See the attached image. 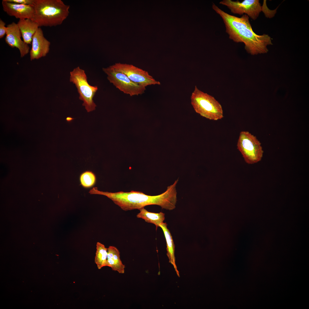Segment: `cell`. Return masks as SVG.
<instances>
[{
  "mask_svg": "<svg viewBox=\"0 0 309 309\" xmlns=\"http://www.w3.org/2000/svg\"><path fill=\"white\" fill-rule=\"evenodd\" d=\"M213 9L222 18L226 28V32L230 39L236 43H243L246 51L252 55L266 53L267 46L272 44L271 37L264 34L258 35L253 31L249 17L246 15L239 17L224 12L214 3Z\"/></svg>",
  "mask_w": 309,
  "mask_h": 309,
  "instance_id": "obj_1",
  "label": "cell"
},
{
  "mask_svg": "<svg viewBox=\"0 0 309 309\" xmlns=\"http://www.w3.org/2000/svg\"><path fill=\"white\" fill-rule=\"evenodd\" d=\"M177 181L167 187L166 191L157 195H148L140 191H131L112 193L99 191L93 187L89 193L91 194L103 195L111 200L116 205L125 211L140 209L146 206L157 205L162 209L171 210L175 209L177 201L176 189Z\"/></svg>",
  "mask_w": 309,
  "mask_h": 309,
  "instance_id": "obj_2",
  "label": "cell"
},
{
  "mask_svg": "<svg viewBox=\"0 0 309 309\" xmlns=\"http://www.w3.org/2000/svg\"><path fill=\"white\" fill-rule=\"evenodd\" d=\"M34 13L31 19L39 27L61 25L70 13V6L61 0H34Z\"/></svg>",
  "mask_w": 309,
  "mask_h": 309,
  "instance_id": "obj_3",
  "label": "cell"
},
{
  "mask_svg": "<svg viewBox=\"0 0 309 309\" xmlns=\"http://www.w3.org/2000/svg\"><path fill=\"white\" fill-rule=\"evenodd\" d=\"M194 110L201 116L211 120H217L223 117L222 106L213 96L199 90L195 86L191 96Z\"/></svg>",
  "mask_w": 309,
  "mask_h": 309,
  "instance_id": "obj_4",
  "label": "cell"
},
{
  "mask_svg": "<svg viewBox=\"0 0 309 309\" xmlns=\"http://www.w3.org/2000/svg\"><path fill=\"white\" fill-rule=\"evenodd\" d=\"M70 82L76 87L79 95V99L83 102L82 105L88 112L95 110L96 106L93 98L98 90V87L89 84L84 71L79 67L74 68L70 72Z\"/></svg>",
  "mask_w": 309,
  "mask_h": 309,
  "instance_id": "obj_5",
  "label": "cell"
},
{
  "mask_svg": "<svg viewBox=\"0 0 309 309\" xmlns=\"http://www.w3.org/2000/svg\"><path fill=\"white\" fill-rule=\"evenodd\" d=\"M237 146L247 163L253 164L261 160L264 151L261 143L255 136L249 132H240Z\"/></svg>",
  "mask_w": 309,
  "mask_h": 309,
  "instance_id": "obj_6",
  "label": "cell"
},
{
  "mask_svg": "<svg viewBox=\"0 0 309 309\" xmlns=\"http://www.w3.org/2000/svg\"><path fill=\"white\" fill-rule=\"evenodd\" d=\"M109 82L120 91L131 96L144 93L145 87L132 81L125 74L115 69L112 65L103 68Z\"/></svg>",
  "mask_w": 309,
  "mask_h": 309,
  "instance_id": "obj_7",
  "label": "cell"
},
{
  "mask_svg": "<svg viewBox=\"0 0 309 309\" xmlns=\"http://www.w3.org/2000/svg\"><path fill=\"white\" fill-rule=\"evenodd\" d=\"M117 71L125 74L133 82L146 87L148 86L160 85L148 72L132 65L117 63L112 65Z\"/></svg>",
  "mask_w": 309,
  "mask_h": 309,
  "instance_id": "obj_8",
  "label": "cell"
},
{
  "mask_svg": "<svg viewBox=\"0 0 309 309\" xmlns=\"http://www.w3.org/2000/svg\"><path fill=\"white\" fill-rule=\"evenodd\" d=\"M219 3L226 6L233 13L239 15L245 13L254 20L257 19L262 11V7L258 0H245L241 2L223 0Z\"/></svg>",
  "mask_w": 309,
  "mask_h": 309,
  "instance_id": "obj_9",
  "label": "cell"
},
{
  "mask_svg": "<svg viewBox=\"0 0 309 309\" xmlns=\"http://www.w3.org/2000/svg\"><path fill=\"white\" fill-rule=\"evenodd\" d=\"M7 27L5 42L10 47L18 49L21 57H24L29 53L30 48L28 44L21 39V34L17 24L13 22Z\"/></svg>",
  "mask_w": 309,
  "mask_h": 309,
  "instance_id": "obj_10",
  "label": "cell"
},
{
  "mask_svg": "<svg viewBox=\"0 0 309 309\" xmlns=\"http://www.w3.org/2000/svg\"><path fill=\"white\" fill-rule=\"evenodd\" d=\"M30 51L31 61L45 56L49 52L50 42L44 37L41 29L39 27L33 35Z\"/></svg>",
  "mask_w": 309,
  "mask_h": 309,
  "instance_id": "obj_11",
  "label": "cell"
},
{
  "mask_svg": "<svg viewBox=\"0 0 309 309\" xmlns=\"http://www.w3.org/2000/svg\"><path fill=\"white\" fill-rule=\"evenodd\" d=\"M2 4L3 10L9 15L14 16L19 19H32L34 13L32 5L19 4L3 0Z\"/></svg>",
  "mask_w": 309,
  "mask_h": 309,
  "instance_id": "obj_12",
  "label": "cell"
},
{
  "mask_svg": "<svg viewBox=\"0 0 309 309\" xmlns=\"http://www.w3.org/2000/svg\"><path fill=\"white\" fill-rule=\"evenodd\" d=\"M17 24L23 41L28 44H31L33 35L39 27L38 24L30 19H19Z\"/></svg>",
  "mask_w": 309,
  "mask_h": 309,
  "instance_id": "obj_13",
  "label": "cell"
},
{
  "mask_svg": "<svg viewBox=\"0 0 309 309\" xmlns=\"http://www.w3.org/2000/svg\"><path fill=\"white\" fill-rule=\"evenodd\" d=\"M106 266L110 267L114 271L120 274L124 272L125 265L120 259V253L116 247L110 246L108 248Z\"/></svg>",
  "mask_w": 309,
  "mask_h": 309,
  "instance_id": "obj_14",
  "label": "cell"
},
{
  "mask_svg": "<svg viewBox=\"0 0 309 309\" xmlns=\"http://www.w3.org/2000/svg\"><path fill=\"white\" fill-rule=\"evenodd\" d=\"M167 224L166 223L163 222L160 225L159 227L162 229L165 238L167 247V255L169 259V262L173 266L177 275L179 276V272L175 264V245L172 236L167 227Z\"/></svg>",
  "mask_w": 309,
  "mask_h": 309,
  "instance_id": "obj_15",
  "label": "cell"
},
{
  "mask_svg": "<svg viewBox=\"0 0 309 309\" xmlns=\"http://www.w3.org/2000/svg\"><path fill=\"white\" fill-rule=\"evenodd\" d=\"M140 212L137 215L138 218L143 219L148 223L154 224L157 228L163 222L165 219V214L161 212L159 213L150 212L144 208L139 209Z\"/></svg>",
  "mask_w": 309,
  "mask_h": 309,
  "instance_id": "obj_16",
  "label": "cell"
},
{
  "mask_svg": "<svg viewBox=\"0 0 309 309\" xmlns=\"http://www.w3.org/2000/svg\"><path fill=\"white\" fill-rule=\"evenodd\" d=\"M107 255L108 248L104 244L97 242L94 261L98 269L106 266Z\"/></svg>",
  "mask_w": 309,
  "mask_h": 309,
  "instance_id": "obj_17",
  "label": "cell"
},
{
  "mask_svg": "<svg viewBox=\"0 0 309 309\" xmlns=\"http://www.w3.org/2000/svg\"><path fill=\"white\" fill-rule=\"evenodd\" d=\"M79 180L80 185L83 187L89 189L95 185L96 178L93 172L87 171L81 174Z\"/></svg>",
  "mask_w": 309,
  "mask_h": 309,
  "instance_id": "obj_18",
  "label": "cell"
},
{
  "mask_svg": "<svg viewBox=\"0 0 309 309\" xmlns=\"http://www.w3.org/2000/svg\"><path fill=\"white\" fill-rule=\"evenodd\" d=\"M7 1L22 5H33L34 0H6Z\"/></svg>",
  "mask_w": 309,
  "mask_h": 309,
  "instance_id": "obj_19",
  "label": "cell"
},
{
  "mask_svg": "<svg viewBox=\"0 0 309 309\" xmlns=\"http://www.w3.org/2000/svg\"><path fill=\"white\" fill-rule=\"evenodd\" d=\"M5 23L0 19V38H2L6 34L7 28L5 26Z\"/></svg>",
  "mask_w": 309,
  "mask_h": 309,
  "instance_id": "obj_20",
  "label": "cell"
},
{
  "mask_svg": "<svg viewBox=\"0 0 309 309\" xmlns=\"http://www.w3.org/2000/svg\"><path fill=\"white\" fill-rule=\"evenodd\" d=\"M73 119L74 118H73L71 117H68L66 118V120L68 122H71Z\"/></svg>",
  "mask_w": 309,
  "mask_h": 309,
  "instance_id": "obj_21",
  "label": "cell"
}]
</instances>
